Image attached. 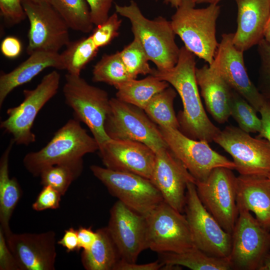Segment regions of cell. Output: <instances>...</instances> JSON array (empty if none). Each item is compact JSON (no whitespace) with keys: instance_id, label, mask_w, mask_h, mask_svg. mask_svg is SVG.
<instances>
[{"instance_id":"obj_6","label":"cell","mask_w":270,"mask_h":270,"mask_svg":"<svg viewBox=\"0 0 270 270\" xmlns=\"http://www.w3.org/2000/svg\"><path fill=\"white\" fill-rule=\"evenodd\" d=\"M60 74L56 70L45 75L32 90H24V99L18 106L7 110L8 117L0 127L12 136L15 144L28 146L34 142L36 136L32 128L38 113L57 93Z\"/></svg>"},{"instance_id":"obj_18","label":"cell","mask_w":270,"mask_h":270,"mask_svg":"<svg viewBox=\"0 0 270 270\" xmlns=\"http://www.w3.org/2000/svg\"><path fill=\"white\" fill-rule=\"evenodd\" d=\"M156 160L150 180L164 200L173 208L184 212L188 182L196 180L168 147L156 152Z\"/></svg>"},{"instance_id":"obj_11","label":"cell","mask_w":270,"mask_h":270,"mask_svg":"<svg viewBox=\"0 0 270 270\" xmlns=\"http://www.w3.org/2000/svg\"><path fill=\"white\" fill-rule=\"evenodd\" d=\"M214 141L233 158L240 175L270 177V143L251 136L239 128L226 126Z\"/></svg>"},{"instance_id":"obj_29","label":"cell","mask_w":270,"mask_h":270,"mask_svg":"<svg viewBox=\"0 0 270 270\" xmlns=\"http://www.w3.org/2000/svg\"><path fill=\"white\" fill-rule=\"evenodd\" d=\"M176 96L175 89L168 86L154 96L144 110L158 126L180 130V124L173 106Z\"/></svg>"},{"instance_id":"obj_35","label":"cell","mask_w":270,"mask_h":270,"mask_svg":"<svg viewBox=\"0 0 270 270\" xmlns=\"http://www.w3.org/2000/svg\"><path fill=\"white\" fill-rule=\"evenodd\" d=\"M120 52V58L129 74L132 79L138 75L152 74L153 68L139 42L134 38Z\"/></svg>"},{"instance_id":"obj_4","label":"cell","mask_w":270,"mask_h":270,"mask_svg":"<svg viewBox=\"0 0 270 270\" xmlns=\"http://www.w3.org/2000/svg\"><path fill=\"white\" fill-rule=\"evenodd\" d=\"M196 4L193 0H182L170 22L186 48L210 65L219 46L216 27L220 7L210 4L198 8Z\"/></svg>"},{"instance_id":"obj_23","label":"cell","mask_w":270,"mask_h":270,"mask_svg":"<svg viewBox=\"0 0 270 270\" xmlns=\"http://www.w3.org/2000/svg\"><path fill=\"white\" fill-rule=\"evenodd\" d=\"M48 68L65 70L60 54L35 52L11 72L2 73L0 76V107L8 94L14 88L29 82Z\"/></svg>"},{"instance_id":"obj_16","label":"cell","mask_w":270,"mask_h":270,"mask_svg":"<svg viewBox=\"0 0 270 270\" xmlns=\"http://www.w3.org/2000/svg\"><path fill=\"white\" fill-rule=\"evenodd\" d=\"M107 230L118 250L120 260L136 262L146 248V223L144 216L120 200L110 210Z\"/></svg>"},{"instance_id":"obj_48","label":"cell","mask_w":270,"mask_h":270,"mask_svg":"<svg viewBox=\"0 0 270 270\" xmlns=\"http://www.w3.org/2000/svg\"><path fill=\"white\" fill-rule=\"evenodd\" d=\"M264 38L270 43V15L264 28Z\"/></svg>"},{"instance_id":"obj_45","label":"cell","mask_w":270,"mask_h":270,"mask_svg":"<svg viewBox=\"0 0 270 270\" xmlns=\"http://www.w3.org/2000/svg\"><path fill=\"white\" fill-rule=\"evenodd\" d=\"M80 250L88 249L94 242L97 234L92 230L91 227L80 226L77 230Z\"/></svg>"},{"instance_id":"obj_25","label":"cell","mask_w":270,"mask_h":270,"mask_svg":"<svg viewBox=\"0 0 270 270\" xmlns=\"http://www.w3.org/2000/svg\"><path fill=\"white\" fill-rule=\"evenodd\" d=\"M14 144V142L12 138L0 160V228L6 238L12 234L10 222L22 196V190L17 180L15 178H10L9 176V157Z\"/></svg>"},{"instance_id":"obj_8","label":"cell","mask_w":270,"mask_h":270,"mask_svg":"<svg viewBox=\"0 0 270 270\" xmlns=\"http://www.w3.org/2000/svg\"><path fill=\"white\" fill-rule=\"evenodd\" d=\"M145 218L147 249L179 253L194 246L186 216L164 200Z\"/></svg>"},{"instance_id":"obj_9","label":"cell","mask_w":270,"mask_h":270,"mask_svg":"<svg viewBox=\"0 0 270 270\" xmlns=\"http://www.w3.org/2000/svg\"><path fill=\"white\" fill-rule=\"evenodd\" d=\"M90 170L112 195L144 216L164 201L160 191L150 179L96 165L91 166Z\"/></svg>"},{"instance_id":"obj_50","label":"cell","mask_w":270,"mask_h":270,"mask_svg":"<svg viewBox=\"0 0 270 270\" xmlns=\"http://www.w3.org/2000/svg\"><path fill=\"white\" fill-rule=\"evenodd\" d=\"M182 0H164V2L166 4H170L172 7L176 8L180 4Z\"/></svg>"},{"instance_id":"obj_1","label":"cell","mask_w":270,"mask_h":270,"mask_svg":"<svg viewBox=\"0 0 270 270\" xmlns=\"http://www.w3.org/2000/svg\"><path fill=\"white\" fill-rule=\"evenodd\" d=\"M195 56L183 46L174 67L164 70L153 68L152 74L167 82L180 95L183 105L177 117L180 131L191 138L210 142L220 130L210 120L202 104L196 76Z\"/></svg>"},{"instance_id":"obj_33","label":"cell","mask_w":270,"mask_h":270,"mask_svg":"<svg viewBox=\"0 0 270 270\" xmlns=\"http://www.w3.org/2000/svg\"><path fill=\"white\" fill-rule=\"evenodd\" d=\"M82 165L56 164L48 167L41 172L40 177L43 186H50L63 196L72 183L82 174Z\"/></svg>"},{"instance_id":"obj_36","label":"cell","mask_w":270,"mask_h":270,"mask_svg":"<svg viewBox=\"0 0 270 270\" xmlns=\"http://www.w3.org/2000/svg\"><path fill=\"white\" fill-rule=\"evenodd\" d=\"M257 46L260 60L257 88L270 104V43L263 38Z\"/></svg>"},{"instance_id":"obj_39","label":"cell","mask_w":270,"mask_h":270,"mask_svg":"<svg viewBox=\"0 0 270 270\" xmlns=\"http://www.w3.org/2000/svg\"><path fill=\"white\" fill-rule=\"evenodd\" d=\"M0 14L10 24H15L22 21L26 17L22 0H0Z\"/></svg>"},{"instance_id":"obj_43","label":"cell","mask_w":270,"mask_h":270,"mask_svg":"<svg viewBox=\"0 0 270 270\" xmlns=\"http://www.w3.org/2000/svg\"><path fill=\"white\" fill-rule=\"evenodd\" d=\"M0 50L2 54L8 58L17 57L22 51V44L16 37L8 36L4 38L1 44Z\"/></svg>"},{"instance_id":"obj_26","label":"cell","mask_w":270,"mask_h":270,"mask_svg":"<svg viewBox=\"0 0 270 270\" xmlns=\"http://www.w3.org/2000/svg\"><path fill=\"white\" fill-rule=\"evenodd\" d=\"M96 238L88 249L83 250L81 261L86 270H113L120 259L106 227L96 230Z\"/></svg>"},{"instance_id":"obj_30","label":"cell","mask_w":270,"mask_h":270,"mask_svg":"<svg viewBox=\"0 0 270 270\" xmlns=\"http://www.w3.org/2000/svg\"><path fill=\"white\" fill-rule=\"evenodd\" d=\"M50 4L70 28L84 33L93 30L94 24L86 0H51Z\"/></svg>"},{"instance_id":"obj_24","label":"cell","mask_w":270,"mask_h":270,"mask_svg":"<svg viewBox=\"0 0 270 270\" xmlns=\"http://www.w3.org/2000/svg\"><path fill=\"white\" fill-rule=\"evenodd\" d=\"M236 204L252 212L270 232V184L268 178L240 174L236 177Z\"/></svg>"},{"instance_id":"obj_38","label":"cell","mask_w":270,"mask_h":270,"mask_svg":"<svg viewBox=\"0 0 270 270\" xmlns=\"http://www.w3.org/2000/svg\"><path fill=\"white\" fill-rule=\"evenodd\" d=\"M62 196L54 188L50 186H44L32 204V208L37 212L57 209L60 207Z\"/></svg>"},{"instance_id":"obj_21","label":"cell","mask_w":270,"mask_h":270,"mask_svg":"<svg viewBox=\"0 0 270 270\" xmlns=\"http://www.w3.org/2000/svg\"><path fill=\"white\" fill-rule=\"evenodd\" d=\"M238 7L237 28L232 38L235 48L243 52L264 38L270 15V0H234Z\"/></svg>"},{"instance_id":"obj_49","label":"cell","mask_w":270,"mask_h":270,"mask_svg":"<svg viewBox=\"0 0 270 270\" xmlns=\"http://www.w3.org/2000/svg\"><path fill=\"white\" fill-rule=\"evenodd\" d=\"M196 4H218L223 0H193Z\"/></svg>"},{"instance_id":"obj_20","label":"cell","mask_w":270,"mask_h":270,"mask_svg":"<svg viewBox=\"0 0 270 270\" xmlns=\"http://www.w3.org/2000/svg\"><path fill=\"white\" fill-rule=\"evenodd\" d=\"M6 239L20 270H55L56 251L54 232H12Z\"/></svg>"},{"instance_id":"obj_32","label":"cell","mask_w":270,"mask_h":270,"mask_svg":"<svg viewBox=\"0 0 270 270\" xmlns=\"http://www.w3.org/2000/svg\"><path fill=\"white\" fill-rule=\"evenodd\" d=\"M132 79L122 61L119 52L103 55L92 70L94 82H104L114 88Z\"/></svg>"},{"instance_id":"obj_15","label":"cell","mask_w":270,"mask_h":270,"mask_svg":"<svg viewBox=\"0 0 270 270\" xmlns=\"http://www.w3.org/2000/svg\"><path fill=\"white\" fill-rule=\"evenodd\" d=\"M22 4L30 22L28 55L38 51L58 52L70 42V28L50 4L22 0Z\"/></svg>"},{"instance_id":"obj_40","label":"cell","mask_w":270,"mask_h":270,"mask_svg":"<svg viewBox=\"0 0 270 270\" xmlns=\"http://www.w3.org/2000/svg\"><path fill=\"white\" fill-rule=\"evenodd\" d=\"M114 0H86L90 12L92 21L94 25L98 26L108 18L109 10Z\"/></svg>"},{"instance_id":"obj_2","label":"cell","mask_w":270,"mask_h":270,"mask_svg":"<svg viewBox=\"0 0 270 270\" xmlns=\"http://www.w3.org/2000/svg\"><path fill=\"white\" fill-rule=\"evenodd\" d=\"M98 150L94 138L74 118L60 128L42 149L26 154L22 162L30 174L39 176L42 170L52 166L84 164L83 157Z\"/></svg>"},{"instance_id":"obj_19","label":"cell","mask_w":270,"mask_h":270,"mask_svg":"<svg viewBox=\"0 0 270 270\" xmlns=\"http://www.w3.org/2000/svg\"><path fill=\"white\" fill-rule=\"evenodd\" d=\"M98 151L106 168L150 179L156 154L146 144L136 141L110 139L100 147Z\"/></svg>"},{"instance_id":"obj_17","label":"cell","mask_w":270,"mask_h":270,"mask_svg":"<svg viewBox=\"0 0 270 270\" xmlns=\"http://www.w3.org/2000/svg\"><path fill=\"white\" fill-rule=\"evenodd\" d=\"M234 33H224L212 65L230 87L240 94L259 112L266 102L250 80L245 66L244 52L232 42Z\"/></svg>"},{"instance_id":"obj_44","label":"cell","mask_w":270,"mask_h":270,"mask_svg":"<svg viewBox=\"0 0 270 270\" xmlns=\"http://www.w3.org/2000/svg\"><path fill=\"white\" fill-rule=\"evenodd\" d=\"M57 243L64 248L68 252L79 250L77 230L73 228L66 230L62 238L58 240Z\"/></svg>"},{"instance_id":"obj_13","label":"cell","mask_w":270,"mask_h":270,"mask_svg":"<svg viewBox=\"0 0 270 270\" xmlns=\"http://www.w3.org/2000/svg\"><path fill=\"white\" fill-rule=\"evenodd\" d=\"M238 216L232 234L229 260L232 270H258L270 250V232L244 206L237 204Z\"/></svg>"},{"instance_id":"obj_12","label":"cell","mask_w":270,"mask_h":270,"mask_svg":"<svg viewBox=\"0 0 270 270\" xmlns=\"http://www.w3.org/2000/svg\"><path fill=\"white\" fill-rule=\"evenodd\" d=\"M232 170L218 167L204 181H196L198 196L222 228L232 234L238 216L236 177Z\"/></svg>"},{"instance_id":"obj_7","label":"cell","mask_w":270,"mask_h":270,"mask_svg":"<svg viewBox=\"0 0 270 270\" xmlns=\"http://www.w3.org/2000/svg\"><path fill=\"white\" fill-rule=\"evenodd\" d=\"M144 110L117 98L110 99L104 130L110 139L142 142L154 152L168 147L158 126Z\"/></svg>"},{"instance_id":"obj_28","label":"cell","mask_w":270,"mask_h":270,"mask_svg":"<svg viewBox=\"0 0 270 270\" xmlns=\"http://www.w3.org/2000/svg\"><path fill=\"white\" fill-rule=\"evenodd\" d=\"M168 86L167 82L150 74L140 80H130L115 88L117 98L144 110L154 96Z\"/></svg>"},{"instance_id":"obj_53","label":"cell","mask_w":270,"mask_h":270,"mask_svg":"<svg viewBox=\"0 0 270 270\" xmlns=\"http://www.w3.org/2000/svg\"><path fill=\"white\" fill-rule=\"evenodd\" d=\"M268 180H269V182H270V177L268 178Z\"/></svg>"},{"instance_id":"obj_51","label":"cell","mask_w":270,"mask_h":270,"mask_svg":"<svg viewBox=\"0 0 270 270\" xmlns=\"http://www.w3.org/2000/svg\"><path fill=\"white\" fill-rule=\"evenodd\" d=\"M32 1L36 2H46L50 4L51 0H30Z\"/></svg>"},{"instance_id":"obj_3","label":"cell","mask_w":270,"mask_h":270,"mask_svg":"<svg viewBox=\"0 0 270 270\" xmlns=\"http://www.w3.org/2000/svg\"><path fill=\"white\" fill-rule=\"evenodd\" d=\"M115 8L118 14L129 20L134 38L157 70H168L176 65L180 48L170 21L160 16L153 20L146 18L133 0L127 6L116 4Z\"/></svg>"},{"instance_id":"obj_47","label":"cell","mask_w":270,"mask_h":270,"mask_svg":"<svg viewBox=\"0 0 270 270\" xmlns=\"http://www.w3.org/2000/svg\"><path fill=\"white\" fill-rule=\"evenodd\" d=\"M258 270H270V251L264 256Z\"/></svg>"},{"instance_id":"obj_10","label":"cell","mask_w":270,"mask_h":270,"mask_svg":"<svg viewBox=\"0 0 270 270\" xmlns=\"http://www.w3.org/2000/svg\"><path fill=\"white\" fill-rule=\"evenodd\" d=\"M186 196L184 212L194 246L210 256L229 258L232 234L226 232L205 208L194 182L188 184Z\"/></svg>"},{"instance_id":"obj_27","label":"cell","mask_w":270,"mask_h":270,"mask_svg":"<svg viewBox=\"0 0 270 270\" xmlns=\"http://www.w3.org/2000/svg\"><path fill=\"white\" fill-rule=\"evenodd\" d=\"M163 264L184 266L192 270H232L229 258L210 256L196 246L182 252L158 253Z\"/></svg>"},{"instance_id":"obj_22","label":"cell","mask_w":270,"mask_h":270,"mask_svg":"<svg viewBox=\"0 0 270 270\" xmlns=\"http://www.w3.org/2000/svg\"><path fill=\"white\" fill-rule=\"evenodd\" d=\"M196 76L208 112L216 122L224 124L230 116L232 89L212 65L196 68Z\"/></svg>"},{"instance_id":"obj_5","label":"cell","mask_w":270,"mask_h":270,"mask_svg":"<svg viewBox=\"0 0 270 270\" xmlns=\"http://www.w3.org/2000/svg\"><path fill=\"white\" fill-rule=\"evenodd\" d=\"M62 92L65 102L72 110L74 118L88 126L100 148L110 139L104 130L110 108L108 92L90 84L80 76L68 73L65 75Z\"/></svg>"},{"instance_id":"obj_37","label":"cell","mask_w":270,"mask_h":270,"mask_svg":"<svg viewBox=\"0 0 270 270\" xmlns=\"http://www.w3.org/2000/svg\"><path fill=\"white\" fill-rule=\"evenodd\" d=\"M122 20L119 18L116 12L108 16L100 24L96 26L90 35L96 46L98 48L107 46L118 36V30Z\"/></svg>"},{"instance_id":"obj_41","label":"cell","mask_w":270,"mask_h":270,"mask_svg":"<svg viewBox=\"0 0 270 270\" xmlns=\"http://www.w3.org/2000/svg\"><path fill=\"white\" fill-rule=\"evenodd\" d=\"M0 270H20L16 259L8 247L6 236L0 228Z\"/></svg>"},{"instance_id":"obj_31","label":"cell","mask_w":270,"mask_h":270,"mask_svg":"<svg viewBox=\"0 0 270 270\" xmlns=\"http://www.w3.org/2000/svg\"><path fill=\"white\" fill-rule=\"evenodd\" d=\"M98 49L90 35L70 41L60 54L65 70L71 74L80 76L81 71L96 55Z\"/></svg>"},{"instance_id":"obj_34","label":"cell","mask_w":270,"mask_h":270,"mask_svg":"<svg viewBox=\"0 0 270 270\" xmlns=\"http://www.w3.org/2000/svg\"><path fill=\"white\" fill-rule=\"evenodd\" d=\"M230 114L238 125V128L247 133L260 132L262 122L256 111L240 94L232 90Z\"/></svg>"},{"instance_id":"obj_42","label":"cell","mask_w":270,"mask_h":270,"mask_svg":"<svg viewBox=\"0 0 270 270\" xmlns=\"http://www.w3.org/2000/svg\"><path fill=\"white\" fill-rule=\"evenodd\" d=\"M163 264L158 260L148 264H138L120 260L113 270H158L162 269Z\"/></svg>"},{"instance_id":"obj_52","label":"cell","mask_w":270,"mask_h":270,"mask_svg":"<svg viewBox=\"0 0 270 270\" xmlns=\"http://www.w3.org/2000/svg\"><path fill=\"white\" fill-rule=\"evenodd\" d=\"M269 250L270 251V248H269Z\"/></svg>"},{"instance_id":"obj_46","label":"cell","mask_w":270,"mask_h":270,"mask_svg":"<svg viewBox=\"0 0 270 270\" xmlns=\"http://www.w3.org/2000/svg\"><path fill=\"white\" fill-rule=\"evenodd\" d=\"M259 112L261 115L262 128L256 137L265 138L270 143V104L266 102Z\"/></svg>"},{"instance_id":"obj_14","label":"cell","mask_w":270,"mask_h":270,"mask_svg":"<svg viewBox=\"0 0 270 270\" xmlns=\"http://www.w3.org/2000/svg\"><path fill=\"white\" fill-rule=\"evenodd\" d=\"M158 128L168 148L196 181L205 180L212 171L218 167L235 170L233 161L213 150L208 142L191 138L179 129Z\"/></svg>"}]
</instances>
